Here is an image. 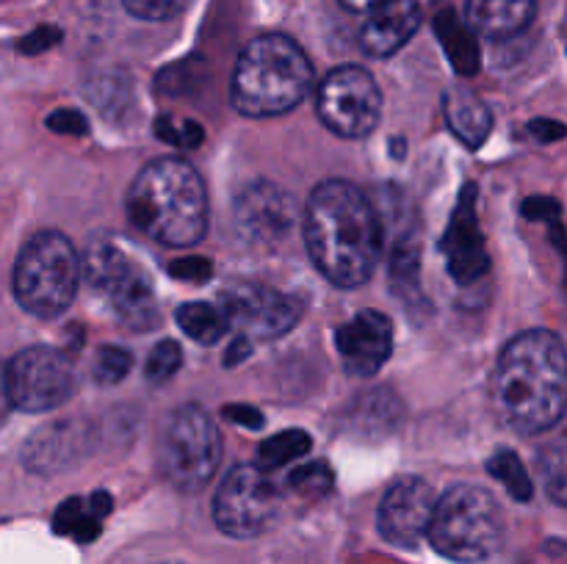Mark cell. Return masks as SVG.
Returning a JSON list of instances; mask_svg holds the SVG:
<instances>
[{
  "label": "cell",
  "mask_w": 567,
  "mask_h": 564,
  "mask_svg": "<svg viewBox=\"0 0 567 564\" xmlns=\"http://www.w3.org/2000/svg\"><path fill=\"white\" fill-rule=\"evenodd\" d=\"M81 276H86L92 288L109 293L116 315L131 330L142 332L158 324L161 310L153 280L116 243L94 241L81 260Z\"/></svg>",
  "instance_id": "8"
},
{
  "label": "cell",
  "mask_w": 567,
  "mask_h": 564,
  "mask_svg": "<svg viewBox=\"0 0 567 564\" xmlns=\"http://www.w3.org/2000/svg\"><path fill=\"white\" fill-rule=\"evenodd\" d=\"M305 243L332 285L358 288L380 263V216L354 182L327 180L305 205Z\"/></svg>",
  "instance_id": "1"
},
{
  "label": "cell",
  "mask_w": 567,
  "mask_h": 564,
  "mask_svg": "<svg viewBox=\"0 0 567 564\" xmlns=\"http://www.w3.org/2000/svg\"><path fill=\"white\" fill-rule=\"evenodd\" d=\"M443 254H446V269L452 280L460 285L482 280L491 269V254H487L485 236H482L480 216H476V188L465 186L457 208H454L452 221L441 241Z\"/></svg>",
  "instance_id": "13"
},
{
  "label": "cell",
  "mask_w": 567,
  "mask_h": 564,
  "mask_svg": "<svg viewBox=\"0 0 567 564\" xmlns=\"http://www.w3.org/2000/svg\"><path fill=\"white\" fill-rule=\"evenodd\" d=\"M540 473L546 479V490L554 501L565 503V448L563 442H554L551 448L540 453Z\"/></svg>",
  "instance_id": "28"
},
{
  "label": "cell",
  "mask_w": 567,
  "mask_h": 564,
  "mask_svg": "<svg viewBox=\"0 0 567 564\" xmlns=\"http://www.w3.org/2000/svg\"><path fill=\"white\" fill-rule=\"evenodd\" d=\"M567 359L563 337L548 330L520 332L504 346L493 376V396L504 424L540 435L563 420Z\"/></svg>",
  "instance_id": "2"
},
{
  "label": "cell",
  "mask_w": 567,
  "mask_h": 564,
  "mask_svg": "<svg viewBox=\"0 0 567 564\" xmlns=\"http://www.w3.org/2000/svg\"><path fill=\"white\" fill-rule=\"evenodd\" d=\"M537 0H468V28L487 39L518 36L529 28Z\"/></svg>",
  "instance_id": "18"
},
{
  "label": "cell",
  "mask_w": 567,
  "mask_h": 564,
  "mask_svg": "<svg viewBox=\"0 0 567 564\" xmlns=\"http://www.w3.org/2000/svg\"><path fill=\"white\" fill-rule=\"evenodd\" d=\"M336 346L343 368L352 376H374L388 363L393 348V330L380 310H360L354 318L338 326Z\"/></svg>",
  "instance_id": "15"
},
{
  "label": "cell",
  "mask_w": 567,
  "mask_h": 564,
  "mask_svg": "<svg viewBox=\"0 0 567 564\" xmlns=\"http://www.w3.org/2000/svg\"><path fill=\"white\" fill-rule=\"evenodd\" d=\"M219 304L225 307L233 330L249 341H275L291 332L293 324L302 318L299 299L258 282H238L227 288L221 291Z\"/></svg>",
  "instance_id": "12"
},
{
  "label": "cell",
  "mask_w": 567,
  "mask_h": 564,
  "mask_svg": "<svg viewBox=\"0 0 567 564\" xmlns=\"http://www.w3.org/2000/svg\"><path fill=\"white\" fill-rule=\"evenodd\" d=\"M443 114H446V122L454 136L463 144H468L471 149H480L487 142V136H491V108H487L480 94L468 92V88H449L446 97H443Z\"/></svg>",
  "instance_id": "19"
},
{
  "label": "cell",
  "mask_w": 567,
  "mask_h": 564,
  "mask_svg": "<svg viewBox=\"0 0 567 564\" xmlns=\"http://www.w3.org/2000/svg\"><path fill=\"white\" fill-rule=\"evenodd\" d=\"M487 470H491L493 479L504 481V487H507V492L515 498V501H529L532 481H529V476H526V468H524V462L518 459V453L496 451L491 457V462H487Z\"/></svg>",
  "instance_id": "24"
},
{
  "label": "cell",
  "mask_w": 567,
  "mask_h": 564,
  "mask_svg": "<svg viewBox=\"0 0 567 564\" xmlns=\"http://www.w3.org/2000/svg\"><path fill=\"white\" fill-rule=\"evenodd\" d=\"M59 36L61 33L53 31V28H42V31L31 33V36L22 42V50H25V53H42L44 48H50V44L59 42Z\"/></svg>",
  "instance_id": "35"
},
{
  "label": "cell",
  "mask_w": 567,
  "mask_h": 564,
  "mask_svg": "<svg viewBox=\"0 0 567 564\" xmlns=\"http://www.w3.org/2000/svg\"><path fill=\"white\" fill-rule=\"evenodd\" d=\"M161 470L181 492H199L210 484L221 459V440L214 418L197 404L175 409L161 435Z\"/></svg>",
  "instance_id": "7"
},
{
  "label": "cell",
  "mask_w": 567,
  "mask_h": 564,
  "mask_svg": "<svg viewBox=\"0 0 567 564\" xmlns=\"http://www.w3.org/2000/svg\"><path fill=\"white\" fill-rule=\"evenodd\" d=\"M133 357L127 348L122 346H103L97 354H94L92 363V376L97 385H116L127 376L131 370Z\"/></svg>",
  "instance_id": "25"
},
{
  "label": "cell",
  "mask_w": 567,
  "mask_h": 564,
  "mask_svg": "<svg viewBox=\"0 0 567 564\" xmlns=\"http://www.w3.org/2000/svg\"><path fill=\"white\" fill-rule=\"evenodd\" d=\"M435 33L460 75L471 77L480 72V44H476V33L471 31L468 22H463L452 9L443 6L435 14Z\"/></svg>",
  "instance_id": "21"
},
{
  "label": "cell",
  "mask_w": 567,
  "mask_h": 564,
  "mask_svg": "<svg viewBox=\"0 0 567 564\" xmlns=\"http://www.w3.org/2000/svg\"><path fill=\"white\" fill-rule=\"evenodd\" d=\"M109 512V492H92L89 498H70L55 512L53 529L78 542H92L100 534V529H103V520Z\"/></svg>",
  "instance_id": "20"
},
{
  "label": "cell",
  "mask_w": 567,
  "mask_h": 564,
  "mask_svg": "<svg viewBox=\"0 0 567 564\" xmlns=\"http://www.w3.org/2000/svg\"><path fill=\"white\" fill-rule=\"evenodd\" d=\"M297 221L291 194L260 180L244 188L236 199V224L252 241H280Z\"/></svg>",
  "instance_id": "16"
},
{
  "label": "cell",
  "mask_w": 567,
  "mask_h": 564,
  "mask_svg": "<svg viewBox=\"0 0 567 564\" xmlns=\"http://www.w3.org/2000/svg\"><path fill=\"white\" fill-rule=\"evenodd\" d=\"M316 108L324 127L336 136L363 138L380 122L382 94L369 70L352 64L338 66L319 83Z\"/></svg>",
  "instance_id": "11"
},
{
  "label": "cell",
  "mask_w": 567,
  "mask_h": 564,
  "mask_svg": "<svg viewBox=\"0 0 567 564\" xmlns=\"http://www.w3.org/2000/svg\"><path fill=\"white\" fill-rule=\"evenodd\" d=\"M288 487L308 495H321L332 487V470L324 462H308L288 476Z\"/></svg>",
  "instance_id": "29"
},
{
  "label": "cell",
  "mask_w": 567,
  "mask_h": 564,
  "mask_svg": "<svg viewBox=\"0 0 567 564\" xmlns=\"http://www.w3.org/2000/svg\"><path fill=\"white\" fill-rule=\"evenodd\" d=\"M6 396L22 412H48L70 401L75 390V370L59 348L31 346L11 357L3 368Z\"/></svg>",
  "instance_id": "10"
},
{
  "label": "cell",
  "mask_w": 567,
  "mask_h": 564,
  "mask_svg": "<svg viewBox=\"0 0 567 564\" xmlns=\"http://www.w3.org/2000/svg\"><path fill=\"white\" fill-rule=\"evenodd\" d=\"M169 274L183 282H205L214 274V265L205 258H181L175 263H169Z\"/></svg>",
  "instance_id": "31"
},
{
  "label": "cell",
  "mask_w": 567,
  "mask_h": 564,
  "mask_svg": "<svg viewBox=\"0 0 567 564\" xmlns=\"http://www.w3.org/2000/svg\"><path fill=\"white\" fill-rule=\"evenodd\" d=\"M48 125H50V130H55V133H72V136H81V133H86V119H83L78 111H70V108H61V111H55V114H50Z\"/></svg>",
  "instance_id": "32"
},
{
  "label": "cell",
  "mask_w": 567,
  "mask_h": 564,
  "mask_svg": "<svg viewBox=\"0 0 567 564\" xmlns=\"http://www.w3.org/2000/svg\"><path fill=\"white\" fill-rule=\"evenodd\" d=\"M313 88V64L286 33H264L241 50L233 72V105L252 119L288 114Z\"/></svg>",
  "instance_id": "4"
},
{
  "label": "cell",
  "mask_w": 567,
  "mask_h": 564,
  "mask_svg": "<svg viewBox=\"0 0 567 564\" xmlns=\"http://www.w3.org/2000/svg\"><path fill=\"white\" fill-rule=\"evenodd\" d=\"M524 216L526 219H551V216H559V202L557 199L532 197L524 202Z\"/></svg>",
  "instance_id": "33"
},
{
  "label": "cell",
  "mask_w": 567,
  "mask_h": 564,
  "mask_svg": "<svg viewBox=\"0 0 567 564\" xmlns=\"http://www.w3.org/2000/svg\"><path fill=\"white\" fill-rule=\"evenodd\" d=\"M227 418L236 420V424L247 426V429H260L264 426V415H260V409L255 407H247V404H236V407H225Z\"/></svg>",
  "instance_id": "34"
},
{
  "label": "cell",
  "mask_w": 567,
  "mask_h": 564,
  "mask_svg": "<svg viewBox=\"0 0 567 564\" xmlns=\"http://www.w3.org/2000/svg\"><path fill=\"white\" fill-rule=\"evenodd\" d=\"M532 133H535L540 142H557V138L565 136V127L559 125V122H543V119H535L532 122Z\"/></svg>",
  "instance_id": "36"
},
{
  "label": "cell",
  "mask_w": 567,
  "mask_h": 564,
  "mask_svg": "<svg viewBox=\"0 0 567 564\" xmlns=\"http://www.w3.org/2000/svg\"><path fill=\"white\" fill-rule=\"evenodd\" d=\"M426 536L441 556L460 564H480L502 545V509L485 487H449L441 498H435Z\"/></svg>",
  "instance_id": "5"
},
{
  "label": "cell",
  "mask_w": 567,
  "mask_h": 564,
  "mask_svg": "<svg viewBox=\"0 0 567 564\" xmlns=\"http://www.w3.org/2000/svg\"><path fill=\"white\" fill-rule=\"evenodd\" d=\"M131 221L166 247H194L208 230V194L199 171L183 158H155L127 191Z\"/></svg>",
  "instance_id": "3"
},
{
  "label": "cell",
  "mask_w": 567,
  "mask_h": 564,
  "mask_svg": "<svg viewBox=\"0 0 567 564\" xmlns=\"http://www.w3.org/2000/svg\"><path fill=\"white\" fill-rule=\"evenodd\" d=\"M122 3H125V9L131 11L133 17H138V20L164 22L181 14L188 6V0H122Z\"/></svg>",
  "instance_id": "30"
},
{
  "label": "cell",
  "mask_w": 567,
  "mask_h": 564,
  "mask_svg": "<svg viewBox=\"0 0 567 564\" xmlns=\"http://www.w3.org/2000/svg\"><path fill=\"white\" fill-rule=\"evenodd\" d=\"M9 396H6V382H3V368H0V420L6 418V409H9Z\"/></svg>",
  "instance_id": "39"
},
{
  "label": "cell",
  "mask_w": 567,
  "mask_h": 564,
  "mask_svg": "<svg viewBox=\"0 0 567 564\" xmlns=\"http://www.w3.org/2000/svg\"><path fill=\"white\" fill-rule=\"evenodd\" d=\"M419 25V0H380L369 9V20L360 31V44L374 59H388L413 39Z\"/></svg>",
  "instance_id": "17"
},
{
  "label": "cell",
  "mask_w": 567,
  "mask_h": 564,
  "mask_svg": "<svg viewBox=\"0 0 567 564\" xmlns=\"http://www.w3.org/2000/svg\"><path fill=\"white\" fill-rule=\"evenodd\" d=\"M249 352H252V341H249V337H244V335H238L236 341L230 343V348H227L225 365H233V363L238 365L244 357H249Z\"/></svg>",
  "instance_id": "37"
},
{
  "label": "cell",
  "mask_w": 567,
  "mask_h": 564,
  "mask_svg": "<svg viewBox=\"0 0 567 564\" xmlns=\"http://www.w3.org/2000/svg\"><path fill=\"white\" fill-rule=\"evenodd\" d=\"M17 302L39 318H55L75 299L81 285V258L61 232H39L22 247L11 274Z\"/></svg>",
  "instance_id": "6"
},
{
  "label": "cell",
  "mask_w": 567,
  "mask_h": 564,
  "mask_svg": "<svg viewBox=\"0 0 567 564\" xmlns=\"http://www.w3.org/2000/svg\"><path fill=\"white\" fill-rule=\"evenodd\" d=\"M155 130L164 142H169L172 147H183V149H192L197 144H203L205 133L197 122L192 119H175V116H158L155 122Z\"/></svg>",
  "instance_id": "27"
},
{
  "label": "cell",
  "mask_w": 567,
  "mask_h": 564,
  "mask_svg": "<svg viewBox=\"0 0 567 564\" xmlns=\"http://www.w3.org/2000/svg\"><path fill=\"white\" fill-rule=\"evenodd\" d=\"M349 11H369L371 6L380 3V0H341Z\"/></svg>",
  "instance_id": "38"
},
{
  "label": "cell",
  "mask_w": 567,
  "mask_h": 564,
  "mask_svg": "<svg viewBox=\"0 0 567 564\" xmlns=\"http://www.w3.org/2000/svg\"><path fill=\"white\" fill-rule=\"evenodd\" d=\"M183 365V352L175 341H161L158 346L150 352L147 365H144V376H147L153 385H161V382L172 379V376L181 370Z\"/></svg>",
  "instance_id": "26"
},
{
  "label": "cell",
  "mask_w": 567,
  "mask_h": 564,
  "mask_svg": "<svg viewBox=\"0 0 567 564\" xmlns=\"http://www.w3.org/2000/svg\"><path fill=\"white\" fill-rule=\"evenodd\" d=\"M175 318L177 326H181L192 341L203 343V346L221 341V335L230 330V321H227L225 307H221L219 302H186L177 307Z\"/></svg>",
  "instance_id": "22"
},
{
  "label": "cell",
  "mask_w": 567,
  "mask_h": 564,
  "mask_svg": "<svg viewBox=\"0 0 567 564\" xmlns=\"http://www.w3.org/2000/svg\"><path fill=\"white\" fill-rule=\"evenodd\" d=\"M310 435L302 429H286L280 435L269 437V440L260 442L258 448V464L264 470H277L282 464L293 462V459H302L310 451Z\"/></svg>",
  "instance_id": "23"
},
{
  "label": "cell",
  "mask_w": 567,
  "mask_h": 564,
  "mask_svg": "<svg viewBox=\"0 0 567 564\" xmlns=\"http://www.w3.org/2000/svg\"><path fill=\"white\" fill-rule=\"evenodd\" d=\"M435 492L424 479H402L385 492L377 514L380 534L399 547H415L430 529Z\"/></svg>",
  "instance_id": "14"
},
{
  "label": "cell",
  "mask_w": 567,
  "mask_h": 564,
  "mask_svg": "<svg viewBox=\"0 0 567 564\" xmlns=\"http://www.w3.org/2000/svg\"><path fill=\"white\" fill-rule=\"evenodd\" d=\"M280 514V484L258 462L238 464L219 484L214 520L227 536L249 540L269 529Z\"/></svg>",
  "instance_id": "9"
}]
</instances>
